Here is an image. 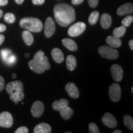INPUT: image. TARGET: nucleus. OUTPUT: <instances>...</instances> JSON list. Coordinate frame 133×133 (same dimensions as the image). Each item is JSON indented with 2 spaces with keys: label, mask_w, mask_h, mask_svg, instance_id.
Returning <instances> with one entry per match:
<instances>
[{
  "label": "nucleus",
  "mask_w": 133,
  "mask_h": 133,
  "mask_svg": "<svg viewBox=\"0 0 133 133\" xmlns=\"http://www.w3.org/2000/svg\"><path fill=\"white\" fill-rule=\"evenodd\" d=\"M54 18L60 26L65 27L74 22L76 15L75 9L65 3H59L54 8Z\"/></svg>",
  "instance_id": "nucleus-1"
},
{
  "label": "nucleus",
  "mask_w": 133,
  "mask_h": 133,
  "mask_svg": "<svg viewBox=\"0 0 133 133\" xmlns=\"http://www.w3.org/2000/svg\"><path fill=\"white\" fill-rule=\"evenodd\" d=\"M30 69L36 74H43L46 70H49L51 67L48 58L44 56V53L42 50H39L34 55L33 59L29 62Z\"/></svg>",
  "instance_id": "nucleus-2"
},
{
  "label": "nucleus",
  "mask_w": 133,
  "mask_h": 133,
  "mask_svg": "<svg viewBox=\"0 0 133 133\" xmlns=\"http://www.w3.org/2000/svg\"><path fill=\"white\" fill-rule=\"evenodd\" d=\"M6 91L10 95V99L17 104L24 98V85L21 81H14L8 83Z\"/></svg>",
  "instance_id": "nucleus-3"
},
{
  "label": "nucleus",
  "mask_w": 133,
  "mask_h": 133,
  "mask_svg": "<svg viewBox=\"0 0 133 133\" xmlns=\"http://www.w3.org/2000/svg\"><path fill=\"white\" fill-rule=\"evenodd\" d=\"M20 26L22 29H26L31 32H40L43 29L42 22L38 18L35 17H24L20 21Z\"/></svg>",
  "instance_id": "nucleus-4"
},
{
  "label": "nucleus",
  "mask_w": 133,
  "mask_h": 133,
  "mask_svg": "<svg viewBox=\"0 0 133 133\" xmlns=\"http://www.w3.org/2000/svg\"><path fill=\"white\" fill-rule=\"evenodd\" d=\"M98 52L101 57L107 59H116L119 56V53L118 51L112 47L106 46H102L99 47Z\"/></svg>",
  "instance_id": "nucleus-5"
},
{
  "label": "nucleus",
  "mask_w": 133,
  "mask_h": 133,
  "mask_svg": "<svg viewBox=\"0 0 133 133\" xmlns=\"http://www.w3.org/2000/svg\"><path fill=\"white\" fill-rule=\"evenodd\" d=\"M86 27V24L82 22L76 23L72 25L68 30V34L71 37H76L79 36L84 32Z\"/></svg>",
  "instance_id": "nucleus-6"
},
{
  "label": "nucleus",
  "mask_w": 133,
  "mask_h": 133,
  "mask_svg": "<svg viewBox=\"0 0 133 133\" xmlns=\"http://www.w3.org/2000/svg\"><path fill=\"white\" fill-rule=\"evenodd\" d=\"M121 88L118 84L113 83L109 88V97L113 102H118L121 98Z\"/></svg>",
  "instance_id": "nucleus-7"
},
{
  "label": "nucleus",
  "mask_w": 133,
  "mask_h": 133,
  "mask_svg": "<svg viewBox=\"0 0 133 133\" xmlns=\"http://www.w3.org/2000/svg\"><path fill=\"white\" fill-rule=\"evenodd\" d=\"M13 124L12 115L8 112L0 114V126L3 128H10Z\"/></svg>",
  "instance_id": "nucleus-8"
},
{
  "label": "nucleus",
  "mask_w": 133,
  "mask_h": 133,
  "mask_svg": "<svg viewBox=\"0 0 133 133\" xmlns=\"http://www.w3.org/2000/svg\"><path fill=\"white\" fill-rule=\"evenodd\" d=\"M56 31V24L51 17H48L46 19L44 24V35L46 37H51Z\"/></svg>",
  "instance_id": "nucleus-9"
},
{
  "label": "nucleus",
  "mask_w": 133,
  "mask_h": 133,
  "mask_svg": "<svg viewBox=\"0 0 133 133\" xmlns=\"http://www.w3.org/2000/svg\"><path fill=\"white\" fill-rule=\"evenodd\" d=\"M44 106L43 103L40 101H36L33 103L31 109V113L32 116L38 118L42 115L44 112Z\"/></svg>",
  "instance_id": "nucleus-10"
},
{
  "label": "nucleus",
  "mask_w": 133,
  "mask_h": 133,
  "mask_svg": "<svg viewBox=\"0 0 133 133\" xmlns=\"http://www.w3.org/2000/svg\"><path fill=\"white\" fill-rule=\"evenodd\" d=\"M111 74L112 77L115 81L119 82L122 80L123 71L121 66L118 64H114L111 66L110 69Z\"/></svg>",
  "instance_id": "nucleus-11"
},
{
  "label": "nucleus",
  "mask_w": 133,
  "mask_h": 133,
  "mask_svg": "<svg viewBox=\"0 0 133 133\" xmlns=\"http://www.w3.org/2000/svg\"><path fill=\"white\" fill-rule=\"evenodd\" d=\"M102 121L104 125L110 128H115L117 125V121L115 116L110 113H106L102 118Z\"/></svg>",
  "instance_id": "nucleus-12"
},
{
  "label": "nucleus",
  "mask_w": 133,
  "mask_h": 133,
  "mask_svg": "<svg viewBox=\"0 0 133 133\" xmlns=\"http://www.w3.org/2000/svg\"><path fill=\"white\" fill-rule=\"evenodd\" d=\"M65 90L70 97L73 99H77L79 96V92L78 88L74 83H69L66 84Z\"/></svg>",
  "instance_id": "nucleus-13"
},
{
  "label": "nucleus",
  "mask_w": 133,
  "mask_h": 133,
  "mask_svg": "<svg viewBox=\"0 0 133 133\" xmlns=\"http://www.w3.org/2000/svg\"><path fill=\"white\" fill-rule=\"evenodd\" d=\"M117 14L118 16H124L126 14H132L133 12V5L130 3H126L119 6L117 9Z\"/></svg>",
  "instance_id": "nucleus-14"
},
{
  "label": "nucleus",
  "mask_w": 133,
  "mask_h": 133,
  "mask_svg": "<svg viewBox=\"0 0 133 133\" xmlns=\"http://www.w3.org/2000/svg\"><path fill=\"white\" fill-rule=\"evenodd\" d=\"M51 56L55 62L58 64L62 63L64 60V54L59 48H54L51 51Z\"/></svg>",
  "instance_id": "nucleus-15"
},
{
  "label": "nucleus",
  "mask_w": 133,
  "mask_h": 133,
  "mask_svg": "<svg viewBox=\"0 0 133 133\" xmlns=\"http://www.w3.org/2000/svg\"><path fill=\"white\" fill-rule=\"evenodd\" d=\"M51 132V127L49 124L41 123L36 125L33 129L34 133H50Z\"/></svg>",
  "instance_id": "nucleus-16"
},
{
  "label": "nucleus",
  "mask_w": 133,
  "mask_h": 133,
  "mask_svg": "<svg viewBox=\"0 0 133 133\" xmlns=\"http://www.w3.org/2000/svg\"><path fill=\"white\" fill-rule=\"evenodd\" d=\"M1 55L2 56V59L8 64H12V63L15 62L16 60L15 56H12L11 52L8 49L1 50Z\"/></svg>",
  "instance_id": "nucleus-17"
},
{
  "label": "nucleus",
  "mask_w": 133,
  "mask_h": 133,
  "mask_svg": "<svg viewBox=\"0 0 133 133\" xmlns=\"http://www.w3.org/2000/svg\"><path fill=\"white\" fill-rule=\"evenodd\" d=\"M106 43L112 48H118L121 46V39L119 38H117L115 36H109L106 38Z\"/></svg>",
  "instance_id": "nucleus-18"
},
{
  "label": "nucleus",
  "mask_w": 133,
  "mask_h": 133,
  "mask_svg": "<svg viewBox=\"0 0 133 133\" xmlns=\"http://www.w3.org/2000/svg\"><path fill=\"white\" fill-rule=\"evenodd\" d=\"M112 25V17L109 14H103L101 17V25L104 29H108Z\"/></svg>",
  "instance_id": "nucleus-19"
},
{
  "label": "nucleus",
  "mask_w": 133,
  "mask_h": 133,
  "mask_svg": "<svg viewBox=\"0 0 133 133\" xmlns=\"http://www.w3.org/2000/svg\"><path fill=\"white\" fill-rule=\"evenodd\" d=\"M62 43L65 47L71 51H76L78 49L76 43L70 38H64L62 40Z\"/></svg>",
  "instance_id": "nucleus-20"
},
{
  "label": "nucleus",
  "mask_w": 133,
  "mask_h": 133,
  "mask_svg": "<svg viewBox=\"0 0 133 133\" xmlns=\"http://www.w3.org/2000/svg\"><path fill=\"white\" fill-rule=\"evenodd\" d=\"M69 105V101L65 99H61L59 101H55L52 105V109L56 111H59L63 108Z\"/></svg>",
  "instance_id": "nucleus-21"
},
{
  "label": "nucleus",
  "mask_w": 133,
  "mask_h": 133,
  "mask_svg": "<svg viewBox=\"0 0 133 133\" xmlns=\"http://www.w3.org/2000/svg\"><path fill=\"white\" fill-rule=\"evenodd\" d=\"M59 112H60L61 116L64 119H70L71 117V116L73 115V114H74V110L69 105L61 109Z\"/></svg>",
  "instance_id": "nucleus-22"
},
{
  "label": "nucleus",
  "mask_w": 133,
  "mask_h": 133,
  "mask_svg": "<svg viewBox=\"0 0 133 133\" xmlns=\"http://www.w3.org/2000/svg\"><path fill=\"white\" fill-rule=\"evenodd\" d=\"M66 65L70 71L74 70L76 66V58L73 55H69L66 59Z\"/></svg>",
  "instance_id": "nucleus-23"
},
{
  "label": "nucleus",
  "mask_w": 133,
  "mask_h": 133,
  "mask_svg": "<svg viewBox=\"0 0 133 133\" xmlns=\"http://www.w3.org/2000/svg\"><path fill=\"white\" fill-rule=\"evenodd\" d=\"M22 36L24 41L26 45L30 46L33 44V41H34V39H33V36L30 31L27 30H24L22 32Z\"/></svg>",
  "instance_id": "nucleus-24"
},
{
  "label": "nucleus",
  "mask_w": 133,
  "mask_h": 133,
  "mask_svg": "<svg viewBox=\"0 0 133 133\" xmlns=\"http://www.w3.org/2000/svg\"><path fill=\"white\" fill-rule=\"evenodd\" d=\"M126 27L124 26H121L119 27L116 28L113 31V35L114 36H116L117 38L122 37L126 33Z\"/></svg>",
  "instance_id": "nucleus-25"
},
{
  "label": "nucleus",
  "mask_w": 133,
  "mask_h": 133,
  "mask_svg": "<svg viewBox=\"0 0 133 133\" xmlns=\"http://www.w3.org/2000/svg\"><path fill=\"white\" fill-rule=\"evenodd\" d=\"M123 122L124 125L128 128L129 130H133V119L131 116L126 115L123 117Z\"/></svg>",
  "instance_id": "nucleus-26"
},
{
  "label": "nucleus",
  "mask_w": 133,
  "mask_h": 133,
  "mask_svg": "<svg viewBox=\"0 0 133 133\" xmlns=\"http://www.w3.org/2000/svg\"><path fill=\"white\" fill-rule=\"evenodd\" d=\"M99 17V12L97 11H93L89 17V23L90 25H94L97 23Z\"/></svg>",
  "instance_id": "nucleus-27"
},
{
  "label": "nucleus",
  "mask_w": 133,
  "mask_h": 133,
  "mask_svg": "<svg viewBox=\"0 0 133 133\" xmlns=\"http://www.w3.org/2000/svg\"><path fill=\"white\" fill-rule=\"evenodd\" d=\"M4 19L8 24H13L16 21V16L12 13L8 12L4 15Z\"/></svg>",
  "instance_id": "nucleus-28"
},
{
  "label": "nucleus",
  "mask_w": 133,
  "mask_h": 133,
  "mask_svg": "<svg viewBox=\"0 0 133 133\" xmlns=\"http://www.w3.org/2000/svg\"><path fill=\"white\" fill-rule=\"evenodd\" d=\"M133 21V16H128L126 17H124L123 20L122 21V25L123 26L128 27L131 24V23Z\"/></svg>",
  "instance_id": "nucleus-29"
},
{
  "label": "nucleus",
  "mask_w": 133,
  "mask_h": 133,
  "mask_svg": "<svg viewBox=\"0 0 133 133\" xmlns=\"http://www.w3.org/2000/svg\"><path fill=\"white\" fill-rule=\"evenodd\" d=\"M89 131L90 133H99L100 131L94 123H91L89 125Z\"/></svg>",
  "instance_id": "nucleus-30"
},
{
  "label": "nucleus",
  "mask_w": 133,
  "mask_h": 133,
  "mask_svg": "<svg viewBox=\"0 0 133 133\" xmlns=\"http://www.w3.org/2000/svg\"><path fill=\"white\" fill-rule=\"evenodd\" d=\"M29 129L25 126H21L15 131V133H28Z\"/></svg>",
  "instance_id": "nucleus-31"
},
{
  "label": "nucleus",
  "mask_w": 133,
  "mask_h": 133,
  "mask_svg": "<svg viewBox=\"0 0 133 133\" xmlns=\"http://www.w3.org/2000/svg\"><path fill=\"white\" fill-rule=\"evenodd\" d=\"M88 1L89 6L92 8L97 7L98 3H99V0H88Z\"/></svg>",
  "instance_id": "nucleus-32"
},
{
  "label": "nucleus",
  "mask_w": 133,
  "mask_h": 133,
  "mask_svg": "<svg viewBox=\"0 0 133 133\" xmlns=\"http://www.w3.org/2000/svg\"><path fill=\"white\" fill-rule=\"evenodd\" d=\"M5 86V82L4 79L1 76H0V92L2 91L4 89Z\"/></svg>",
  "instance_id": "nucleus-33"
},
{
  "label": "nucleus",
  "mask_w": 133,
  "mask_h": 133,
  "mask_svg": "<svg viewBox=\"0 0 133 133\" xmlns=\"http://www.w3.org/2000/svg\"><path fill=\"white\" fill-rule=\"evenodd\" d=\"M32 3L35 5H41L44 3L45 0H31Z\"/></svg>",
  "instance_id": "nucleus-34"
},
{
  "label": "nucleus",
  "mask_w": 133,
  "mask_h": 133,
  "mask_svg": "<svg viewBox=\"0 0 133 133\" xmlns=\"http://www.w3.org/2000/svg\"><path fill=\"white\" fill-rule=\"evenodd\" d=\"M84 0H71V3L74 5H78L82 3Z\"/></svg>",
  "instance_id": "nucleus-35"
},
{
  "label": "nucleus",
  "mask_w": 133,
  "mask_h": 133,
  "mask_svg": "<svg viewBox=\"0 0 133 133\" xmlns=\"http://www.w3.org/2000/svg\"><path fill=\"white\" fill-rule=\"evenodd\" d=\"M6 26L5 25L0 24V33L1 32H3V31H6Z\"/></svg>",
  "instance_id": "nucleus-36"
},
{
  "label": "nucleus",
  "mask_w": 133,
  "mask_h": 133,
  "mask_svg": "<svg viewBox=\"0 0 133 133\" xmlns=\"http://www.w3.org/2000/svg\"><path fill=\"white\" fill-rule=\"evenodd\" d=\"M8 0H0V6H3L8 4Z\"/></svg>",
  "instance_id": "nucleus-37"
},
{
  "label": "nucleus",
  "mask_w": 133,
  "mask_h": 133,
  "mask_svg": "<svg viewBox=\"0 0 133 133\" xmlns=\"http://www.w3.org/2000/svg\"><path fill=\"white\" fill-rule=\"evenodd\" d=\"M4 40V36L3 35H0V46L1 45V44L3 43V41Z\"/></svg>",
  "instance_id": "nucleus-38"
},
{
  "label": "nucleus",
  "mask_w": 133,
  "mask_h": 133,
  "mask_svg": "<svg viewBox=\"0 0 133 133\" xmlns=\"http://www.w3.org/2000/svg\"><path fill=\"white\" fill-rule=\"evenodd\" d=\"M129 47H130L131 49L133 50V40L132 39H131V40L129 41Z\"/></svg>",
  "instance_id": "nucleus-39"
},
{
  "label": "nucleus",
  "mask_w": 133,
  "mask_h": 133,
  "mask_svg": "<svg viewBox=\"0 0 133 133\" xmlns=\"http://www.w3.org/2000/svg\"><path fill=\"white\" fill-rule=\"evenodd\" d=\"M14 1L17 4H21L24 2V0H14Z\"/></svg>",
  "instance_id": "nucleus-40"
},
{
  "label": "nucleus",
  "mask_w": 133,
  "mask_h": 133,
  "mask_svg": "<svg viewBox=\"0 0 133 133\" xmlns=\"http://www.w3.org/2000/svg\"><path fill=\"white\" fill-rule=\"evenodd\" d=\"M113 133H122V131L121 130H118V129H117V130L113 131Z\"/></svg>",
  "instance_id": "nucleus-41"
},
{
  "label": "nucleus",
  "mask_w": 133,
  "mask_h": 133,
  "mask_svg": "<svg viewBox=\"0 0 133 133\" xmlns=\"http://www.w3.org/2000/svg\"><path fill=\"white\" fill-rule=\"evenodd\" d=\"M3 11H2V10L0 9V19H1V17L3 16Z\"/></svg>",
  "instance_id": "nucleus-42"
},
{
  "label": "nucleus",
  "mask_w": 133,
  "mask_h": 133,
  "mask_svg": "<svg viewBox=\"0 0 133 133\" xmlns=\"http://www.w3.org/2000/svg\"><path fill=\"white\" fill-rule=\"evenodd\" d=\"M24 56H25V57H26V58H28L30 56V54H29V53H27V54H25L24 55Z\"/></svg>",
  "instance_id": "nucleus-43"
},
{
  "label": "nucleus",
  "mask_w": 133,
  "mask_h": 133,
  "mask_svg": "<svg viewBox=\"0 0 133 133\" xmlns=\"http://www.w3.org/2000/svg\"><path fill=\"white\" fill-rule=\"evenodd\" d=\"M16 76H17V75L16 74H12V78H16Z\"/></svg>",
  "instance_id": "nucleus-44"
}]
</instances>
